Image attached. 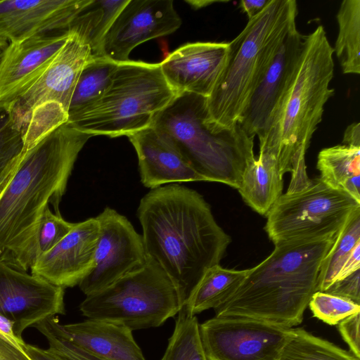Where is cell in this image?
<instances>
[{"label":"cell","mask_w":360,"mask_h":360,"mask_svg":"<svg viewBox=\"0 0 360 360\" xmlns=\"http://www.w3.org/2000/svg\"><path fill=\"white\" fill-rule=\"evenodd\" d=\"M92 136L67 122L24 150L15 174L0 195L1 260L30 269L41 218L50 204L59 212L78 155Z\"/></svg>","instance_id":"1"},{"label":"cell","mask_w":360,"mask_h":360,"mask_svg":"<svg viewBox=\"0 0 360 360\" xmlns=\"http://www.w3.org/2000/svg\"><path fill=\"white\" fill-rule=\"evenodd\" d=\"M137 216L148 257L186 298L205 272L219 264L231 241L203 197L178 184L151 189L141 198Z\"/></svg>","instance_id":"2"},{"label":"cell","mask_w":360,"mask_h":360,"mask_svg":"<svg viewBox=\"0 0 360 360\" xmlns=\"http://www.w3.org/2000/svg\"><path fill=\"white\" fill-rule=\"evenodd\" d=\"M333 53L322 25L303 35L293 74L265 131L258 137L259 152L274 158L283 174L291 173L292 189L303 188L309 181L305 154L322 120L324 106L334 94L330 87Z\"/></svg>","instance_id":"3"},{"label":"cell","mask_w":360,"mask_h":360,"mask_svg":"<svg viewBox=\"0 0 360 360\" xmlns=\"http://www.w3.org/2000/svg\"><path fill=\"white\" fill-rule=\"evenodd\" d=\"M337 236L274 244L273 252L249 269L233 294L214 309L215 316L248 317L288 328L299 325Z\"/></svg>","instance_id":"4"},{"label":"cell","mask_w":360,"mask_h":360,"mask_svg":"<svg viewBox=\"0 0 360 360\" xmlns=\"http://www.w3.org/2000/svg\"><path fill=\"white\" fill-rule=\"evenodd\" d=\"M295 0H271L231 42L224 70L207 98V123L215 131L237 127L256 86L287 34L296 27Z\"/></svg>","instance_id":"5"},{"label":"cell","mask_w":360,"mask_h":360,"mask_svg":"<svg viewBox=\"0 0 360 360\" xmlns=\"http://www.w3.org/2000/svg\"><path fill=\"white\" fill-rule=\"evenodd\" d=\"M207 98L190 93L177 95L155 118L152 127L166 133L206 181L237 190L255 160L254 138L238 124L215 131L206 122Z\"/></svg>","instance_id":"6"},{"label":"cell","mask_w":360,"mask_h":360,"mask_svg":"<svg viewBox=\"0 0 360 360\" xmlns=\"http://www.w3.org/2000/svg\"><path fill=\"white\" fill-rule=\"evenodd\" d=\"M159 63H120L102 97L68 122L91 136L127 137L150 127L176 96Z\"/></svg>","instance_id":"7"},{"label":"cell","mask_w":360,"mask_h":360,"mask_svg":"<svg viewBox=\"0 0 360 360\" xmlns=\"http://www.w3.org/2000/svg\"><path fill=\"white\" fill-rule=\"evenodd\" d=\"M186 296L165 271L148 258L127 274L82 302L87 319L105 321L136 330L162 325L184 308Z\"/></svg>","instance_id":"8"},{"label":"cell","mask_w":360,"mask_h":360,"mask_svg":"<svg viewBox=\"0 0 360 360\" xmlns=\"http://www.w3.org/2000/svg\"><path fill=\"white\" fill-rule=\"evenodd\" d=\"M359 210V202L319 176L301 191L282 194L266 214L264 229L274 244L333 237Z\"/></svg>","instance_id":"9"},{"label":"cell","mask_w":360,"mask_h":360,"mask_svg":"<svg viewBox=\"0 0 360 360\" xmlns=\"http://www.w3.org/2000/svg\"><path fill=\"white\" fill-rule=\"evenodd\" d=\"M199 330L207 360H278L291 332V328L240 316H214Z\"/></svg>","instance_id":"10"},{"label":"cell","mask_w":360,"mask_h":360,"mask_svg":"<svg viewBox=\"0 0 360 360\" xmlns=\"http://www.w3.org/2000/svg\"><path fill=\"white\" fill-rule=\"evenodd\" d=\"M96 219L99 233L94 266L78 285L86 296L141 269L148 261L142 236L127 218L106 207Z\"/></svg>","instance_id":"11"},{"label":"cell","mask_w":360,"mask_h":360,"mask_svg":"<svg viewBox=\"0 0 360 360\" xmlns=\"http://www.w3.org/2000/svg\"><path fill=\"white\" fill-rule=\"evenodd\" d=\"M68 31V39L46 70L6 110L23 135L32 113L41 106L58 104L68 113L79 76L94 58L89 46L77 34Z\"/></svg>","instance_id":"12"},{"label":"cell","mask_w":360,"mask_h":360,"mask_svg":"<svg viewBox=\"0 0 360 360\" xmlns=\"http://www.w3.org/2000/svg\"><path fill=\"white\" fill-rule=\"evenodd\" d=\"M64 290L0 259V315L13 323L20 340L26 328L65 314Z\"/></svg>","instance_id":"13"},{"label":"cell","mask_w":360,"mask_h":360,"mask_svg":"<svg viewBox=\"0 0 360 360\" xmlns=\"http://www.w3.org/2000/svg\"><path fill=\"white\" fill-rule=\"evenodd\" d=\"M181 19L172 0H129L102 44V56L118 63L129 60L141 44L174 32Z\"/></svg>","instance_id":"14"},{"label":"cell","mask_w":360,"mask_h":360,"mask_svg":"<svg viewBox=\"0 0 360 360\" xmlns=\"http://www.w3.org/2000/svg\"><path fill=\"white\" fill-rule=\"evenodd\" d=\"M70 36H35L9 43L0 59V111L7 110L39 79Z\"/></svg>","instance_id":"15"},{"label":"cell","mask_w":360,"mask_h":360,"mask_svg":"<svg viewBox=\"0 0 360 360\" xmlns=\"http://www.w3.org/2000/svg\"><path fill=\"white\" fill-rule=\"evenodd\" d=\"M228 54L229 43H188L159 64L176 95L190 93L208 98L224 70Z\"/></svg>","instance_id":"16"},{"label":"cell","mask_w":360,"mask_h":360,"mask_svg":"<svg viewBox=\"0 0 360 360\" xmlns=\"http://www.w3.org/2000/svg\"><path fill=\"white\" fill-rule=\"evenodd\" d=\"M98 233L96 217L75 223L53 248L36 259L30 273L64 289L79 285L94 268Z\"/></svg>","instance_id":"17"},{"label":"cell","mask_w":360,"mask_h":360,"mask_svg":"<svg viewBox=\"0 0 360 360\" xmlns=\"http://www.w3.org/2000/svg\"><path fill=\"white\" fill-rule=\"evenodd\" d=\"M92 0H0V36L8 43L68 30Z\"/></svg>","instance_id":"18"},{"label":"cell","mask_w":360,"mask_h":360,"mask_svg":"<svg viewBox=\"0 0 360 360\" xmlns=\"http://www.w3.org/2000/svg\"><path fill=\"white\" fill-rule=\"evenodd\" d=\"M302 39L296 27L287 34L254 89L238 123L248 136L259 137L265 131L293 74Z\"/></svg>","instance_id":"19"},{"label":"cell","mask_w":360,"mask_h":360,"mask_svg":"<svg viewBox=\"0 0 360 360\" xmlns=\"http://www.w3.org/2000/svg\"><path fill=\"white\" fill-rule=\"evenodd\" d=\"M128 138L136 150L144 186L151 190L166 184L206 181L166 133L150 127Z\"/></svg>","instance_id":"20"},{"label":"cell","mask_w":360,"mask_h":360,"mask_svg":"<svg viewBox=\"0 0 360 360\" xmlns=\"http://www.w3.org/2000/svg\"><path fill=\"white\" fill-rule=\"evenodd\" d=\"M62 327L75 345L98 360H146L132 330L122 325L87 319Z\"/></svg>","instance_id":"21"},{"label":"cell","mask_w":360,"mask_h":360,"mask_svg":"<svg viewBox=\"0 0 360 360\" xmlns=\"http://www.w3.org/2000/svg\"><path fill=\"white\" fill-rule=\"evenodd\" d=\"M316 167L320 179L360 202V147L345 143L322 149Z\"/></svg>","instance_id":"22"},{"label":"cell","mask_w":360,"mask_h":360,"mask_svg":"<svg viewBox=\"0 0 360 360\" xmlns=\"http://www.w3.org/2000/svg\"><path fill=\"white\" fill-rule=\"evenodd\" d=\"M248 269H225L219 264L208 269L186 298L184 308L195 316L223 304L245 278Z\"/></svg>","instance_id":"23"},{"label":"cell","mask_w":360,"mask_h":360,"mask_svg":"<svg viewBox=\"0 0 360 360\" xmlns=\"http://www.w3.org/2000/svg\"><path fill=\"white\" fill-rule=\"evenodd\" d=\"M128 1L92 0L75 18L68 30L77 34L89 46L94 58L103 57V39Z\"/></svg>","instance_id":"24"},{"label":"cell","mask_w":360,"mask_h":360,"mask_svg":"<svg viewBox=\"0 0 360 360\" xmlns=\"http://www.w3.org/2000/svg\"><path fill=\"white\" fill-rule=\"evenodd\" d=\"M338 34L333 52L344 74L360 73V0H344L337 13Z\"/></svg>","instance_id":"25"},{"label":"cell","mask_w":360,"mask_h":360,"mask_svg":"<svg viewBox=\"0 0 360 360\" xmlns=\"http://www.w3.org/2000/svg\"><path fill=\"white\" fill-rule=\"evenodd\" d=\"M118 63L105 57L94 58L83 69L68 110V119L100 99L108 89Z\"/></svg>","instance_id":"26"},{"label":"cell","mask_w":360,"mask_h":360,"mask_svg":"<svg viewBox=\"0 0 360 360\" xmlns=\"http://www.w3.org/2000/svg\"><path fill=\"white\" fill-rule=\"evenodd\" d=\"M360 245V210L356 211L338 233L320 267L317 291L325 292L335 282L349 256Z\"/></svg>","instance_id":"27"},{"label":"cell","mask_w":360,"mask_h":360,"mask_svg":"<svg viewBox=\"0 0 360 360\" xmlns=\"http://www.w3.org/2000/svg\"><path fill=\"white\" fill-rule=\"evenodd\" d=\"M278 360H360L350 351L316 337L301 328H291Z\"/></svg>","instance_id":"28"},{"label":"cell","mask_w":360,"mask_h":360,"mask_svg":"<svg viewBox=\"0 0 360 360\" xmlns=\"http://www.w3.org/2000/svg\"><path fill=\"white\" fill-rule=\"evenodd\" d=\"M196 316L184 308L178 314L173 333L160 360H207L202 344Z\"/></svg>","instance_id":"29"},{"label":"cell","mask_w":360,"mask_h":360,"mask_svg":"<svg viewBox=\"0 0 360 360\" xmlns=\"http://www.w3.org/2000/svg\"><path fill=\"white\" fill-rule=\"evenodd\" d=\"M23 153L22 132L6 110L0 111V195L15 174Z\"/></svg>","instance_id":"30"},{"label":"cell","mask_w":360,"mask_h":360,"mask_svg":"<svg viewBox=\"0 0 360 360\" xmlns=\"http://www.w3.org/2000/svg\"><path fill=\"white\" fill-rule=\"evenodd\" d=\"M308 306L314 316L329 325H338L347 317L360 312L359 304L321 291L314 293Z\"/></svg>","instance_id":"31"},{"label":"cell","mask_w":360,"mask_h":360,"mask_svg":"<svg viewBox=\"0 0 360 360\" xmlns=\"http://www.w3.org/2000/svg\"><path fill=\"white\" fill-rule=\"evenodd\" d=\"M75 223L65 220L60 212L46 207L41 220L36 240L35 260L53 248L73 229ZM34 260V261H35Z\"/></svg>","instance_id":"32"},{"label":"cell","mask_w":360,"mask_h":360,"mask_svg":"<svg viewBox=\"0 0 360 360\" xmlns=\"http://www.w3.org/2000/svg\"><path fill=\"white\" fill-rule=\"evenodd\" d=\"M325 292L349 299L357 304H360L359 270L336 281Z\"/></svg>","instance_id":"33"},{"label":"cell","mask_w":360,"mask_h":360,"mask_svg":"<svg viewBox=\"0 0 360 360\" xmlns=\"http://www.w3.org/2000/svg\"><path fill=\"white\" fill-rule=\"evenodd\" d=\"M360 312L354 314L338 323L339 332L350 352L360 359Z\"/></svg>","instance_id":"34"},{"label":"cell","mask_w":360,"mask_h":360,"mask_svg":"<svg viewBox=\"0 0 360 360\" xmlns=\"http://www.w3.org/2000/svg\"><path fill=\"white\" fill-rule=\"evenodd\" d=\"M23 349L32 360H75L50 348L44 349L30 344L25 343Z\"/></svg>","instance_id":"35"},{"label":"cell","mask_w":360,"mask_h":360,"mask_svg":"<svg viewBox=\"0 0 360 360\" xmlns=\"http://www.w3.org/2000/svg\"><path fill=\"white\" fill-rule=\"evenodd\" d=\"M0 338L19 350L24 352L23 347L25 342L23 340H20L15 335L13 323L1 315H0Z\"/></svg>","instance_id":"36"},{"label":"cell","mask_w":360,"mask_h":360,"mask_svg":"<svg viewBox=\"0 0 360 360\" xmlns=\"http://www.w3.org/2000/svg\"><path fill=\"white\" fill-rule=\"evenodd\" d=\"M0 360H32L25 352L0 338Z\"/></svg>","instance_id":"37"},{"label":"cell","mask_w":360,"mask_h":360,"mask_svg":"<svg viewBox=\"0 0 360 360\" xmlns=\"http://www.w3.org/2000/svg\"><path fill=\"white\" fill-rule=\"evenodd\" d=\"M271 0H242L240 1V6L242 11L245 13L248 20L260 13L269 4Z\"/></svg>","instance_id":"38"},{"label":"cell","mask_w":360,"mask_h":360,"mask_svg":"<svg viewBox=\"0 0 360 360\" xmlns=\"http://www.w3.org/2000/svg\"><path fill=\"white\" fill-rule=\"evenodd\" d=\"M342 143L360 147V124L354 122L345 129Z\"/></svg>","instance_id":"39"},{"label":"cell","mask_w":360,"mask_h":360,"mask_svg":"<svg viewBox=\"0 0 360 360\" xmlns=\"http://www.w3.org/2000/svg\"><path fill=\"white\" fill-rule=\"evenodd\" d=\"M228 2L226 1H189L190 4H192V6L195 8H201L203 6H208L214 3H226Z\"/></svg>","instance_id":"40"},{"label":"cell","mask_w":360,"mask_h":360,"mask_svg":"<svg viewBox=\"0 0 360 360\" xmlns=\"http://www.w3.org/2000/svg\"><path fill=\"white\" fill-rule=\"evenodd\" d=\"M9 43L5 39L0 36V56L2 55L4 51L6 50Z\"/></svg>","instance_id":"41"},{"label":"cell","mask_w":360,"mask_h":360,"mask_svg":"<svg viewBox=\"0 0 360 360\" xmlns=\"http://www.w3.org/2000/svg\"><path fill=\"white\" fill-rule=\"evenodd\" d=\"M1 56H0V59H1Z\"/></svg>","instance_id":"42"}]
</instances>
